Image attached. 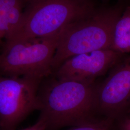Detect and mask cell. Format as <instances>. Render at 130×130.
<instances>
[{
    "instance_id": "1",
    "label": "cell",
    "mask_w": 130,
    "mask_h": 130,
    "mask_svg": "<svg viewBox=\"0 0 130 130\" xmlns=\"http://www.w3.org/2000/svg\"><path fill=\"white\" fill-rule=\"evenodd\" d=\"M95 87L93 84L52 79L39 93L40 118L47 130L77 126L96 121Z\"/></svg>"
},
{
    "instance_id": "2",
    "label": "cell",
    "mask_w": 130,
    "mask_h": 130,
    "mask_svg": "<svg viewBox=\"0 0 130 130\" xmlns=\"http://www.w3.org/2000/svg\"><path fill=\"white\" fill-rule=\"evenodd\" d=\"M125 7L121 1L113 7L96 9L88 16L65 26L60 31L53 57V72L72 56L110 49L116 24Z\"/></svg>"
},
{
    "instance_id": "3",
    "label": "cell",
    "mask_w": 130,
    "mask_h": 130,
    "mask_svg": "<svg viewBox=\"0 0 130 130\" xmlns=\"http://www.w3.org/2000/svg\"><path fill=\"white\" fill-rule=\"evenodd\" d=\"M96 9L92 0H28L19 24L5 42L52 36Z\"/></svg>"
},
{
    "instance_id": "4",
    "label": "cell",
    "mask_w": 130,
    "mask_h": 130,
    "mask_svg": "<svg viewBox=\"0 0 130 130\" xmlns=\"http://www.w3.org/2000/svg\"><path fill=\"white\" fill-rule=\"evenodd\" d=\"M60 32L48 37L5 42L0 53V75L42 80L53 74Z\"/></svg>"
},
{
    "instance_id": "5",
    "label": "cell",
    "mask_w": 130,
    "mask_h": 130,
    "mask_svg": "<svg viewBox=\"0 0 130 130\" xmlns=\"http://www.w3.org/2000/svg\"><path fill=\"white\" fill-rule=\"evenodd\" d=\"M42 80L0 75V130H15L32 112L40 110Z\"/></svg>"
},
{
    "instance_id": "6",
    "label": "cell",
    "mask_w": 130,
    "mask_h": 130,
    "mask_svg": "<svg viewBox=\"0 0 130 130\" xmlns=\"http://www.w3.org/2000/svg\"><path fill=\"white\" fill-rule=\"evenodd\" d=\"M95 87L97 112L105 118L120 119L130 109V56H125Z\"/></svg>"
},
{
    "instance_id": "7",
    "label": "cell",
    "mask_w": 130,
    "mask_h": 130,
    "mask_svg": "<svg viewBox=\"0 0 130 130\" xmlns=\"http://www.w3.org/2000/svg\"><path fill=\"white\" fill-rule=\"evenodd\" d=\"M125 56L110 49L82 54L66 60L53 73L58 79L93 84Z\"/></svg>"
},
{
    "instance_id": "8",
    "label": "cell",
    "mask_w": 130,
    "mask_h": 130,
    "mask_svg": "<svg viewBox=\"0 0 130 130\" xmlns=\"http://www.w3.org/2000/svg\"><path fill=\"white\" fill-rule=\"evenodd\" d=\"M110 49L123 55L130 53V5L125 6L117 22Z\"/></svg>"
},
{
    "instance_id": "9",
    "label": "cell",
    "mask_w": 130,
    "mask_h": 130,
    "mask_svg": "<svg viewBox=\"0 0 130 130\" xmlns=\"http://www.w3.org/2000/svg\"><path fill=\"white\" fill-rule=\"evenodd\" d=\"M23 5L0 11V44L19 24L23 13Z\"/></svg>"
},
{
    "instance_id": "10",
    "label": "cell",
    "mask_w": 130,
    "mask_h": 130,
    "mask_svg": "<svg viewBox=\"0 0 130 130\" xmlns=\"http://www.w3.org/2000/svg\"><path fill=\"white\" fill-rule=\"evenodd\" d=\"M114 121L111 119L105 118L73 127L69 130H113Z\"/></svg>"
},
{
    "instance_id": "11",
    "label": "cell",
    "mask_w": 130,
    "mask_h": 130,
    "mask_svg": "<svg viewBox=\"0 0 130 130\" xmlns=\"http://www.w3.org/2000/svg\"><path fill=\"white\" fill-rule=\"evenodd\" d=\"M23 5V0H0V11Z\"/></svg>"
},
{
    "instance_id": "12",
    "label": "cell",
    "mask_w": 130,
    "mask_h": 130,
    "mask_svg": "<svg viewBox=\"0 0 130 130\" xmlns=\"http://www.w3.org/2000/svg\"><path fill=\"white\" fill-rule=\"evenodd\" d=\"M21 130H47V128L45 122L42 118H39L36 123Z\"/></svg>"
},
{
    "instance_id": "13",
    "label": "cell",
    "mask_w": 130,
    "mask_h": 130,
    "mask_svg": "<svg viewBox=\"0 0 130 130\" xmlns=\"http://www.w3.org/2000/svg\"><path fill=\"white\" fill-rule=\"evenodd\" d=\"M119 130H130V116L121 120L119 125Z\"/></svg>"
},
{
    "instance_id": "14",
    "label": "cell",
    "mask_w": 130,
    "mask_h": 130,
    "mask_svg": "<svg viewBox=\"0 0 130 130\" xmlns=\"http://www.w3.org/2000/svg\"><path fill=\"white\" fill-rule=\"evenodd\" d=\"M123 1V0H121V1Z\"/></svg>"
},
{
    "instance_id": "15",
    "label": "cell",
    "mask_w": 130,
    "mask_h": 130,
    "mask_svg": "<svg viewBox=\"0 0 130 130\" xmlns=\"http://www.w3.org/2000/svg\"><path fill=\"white\" fill-rule=\"evenodd\" d=\"M129 112H130V110H129Z\"/></svg>"
}]
</instances>
